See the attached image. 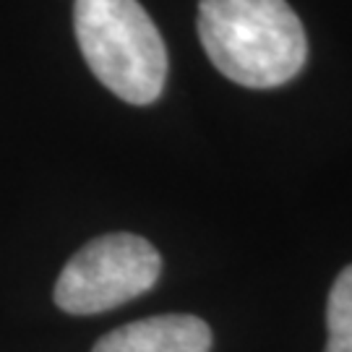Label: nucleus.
<instances>
[{
	"instance_id": "f257e3e1",
	"label": "nucleus",
	"mask_w": 352,
	"mask_h": 352,
	"mask_svg": "<svg viewBox=\"0 0 352 352\" xmlns=\"http://www.w3.org/2000/svg\"><path fill=\"white\" fill-rule=\"evenodd\" d=\"M199 39L222 76L248 89L292 81L308 39L287 0H199Z\"/></svg>"
},
{
	"instance_id": "f03ea898",
	"label": "nucleus",
	"mask_w": 352,
	"mask_h": 352,
	"mask_svg": "<svg viewBox=\"0 0 352 352\" xmlns=\"http://www.w3.org/2000/svg\"><path fill=\"white\" fill-rule=\"evenodd\" d=\"M76 39L91 74L131 104L160 100L167 50L139 0H76Z\"/></svg>"
},
{
	"instance_id": "20e7f679",
	"label": "nucleus",
	"mask_w": 352,
	"mask_h": 352,
	"mask_svg": "<svg viewBox=\"0 0 352 352\" xmlns=\"http://www.w3.org/2000/svg\"><path fill=\"white\" fill-rule=\"evenodd\" d=\"M212 329L196 316H151L104 334L91 352H209Z\"/></svg>"
},
{
	"instance_id": "39448f33",
	"label": "nucleus",
	"mask_w": 352,
	"mask_h": 352,
	"mask_svg": "<svg viewBox=\"0 0 352 352\" xmlns=\"http://www.w3.org/2000/svg\"><path fill=\"white\" fill-rule=\"evenodd\" d=\"M327 352H352V266L342 269L329 292Z\"/></svg>"
},
{
	"instance_id": "7ed1b4c3",
	"label": "nucleus",
	"mask_w": 352,
	"mask_h": 352,
	"mask_svg": "<svg viewBox=\"0 0 352 352\" xmlns=\"http://www.w3.org/2000/svg\"><path fill=\"white\" fill-rule=\"evenodd\" d=\"M162 258L149 240L113 232L87 243L55 285V302L65 314L91 316L118 308L154 287Z\"/></svg>"
}]
</instances>
